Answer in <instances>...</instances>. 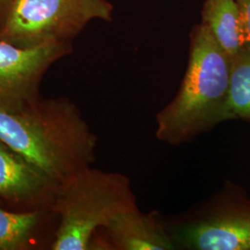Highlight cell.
Returning a JSON list of instances; mask_svg holds the SVG:
<instances>
[{
    "mask_svg": "<svg viewBox=\"0 0 250 250\" xmlns=\"http://www.w3.org/2000/svg\"><path fill=\"white\" fill-rule=\"evenodd\" d=\"M0 138L59 186L97 161V134L65 98L0 109Z\"/></svg>",
    "mask_w": 250,
    "mask_h": 250,
    "instance_id": "cell-1",
    "label": "cell"
},
{
    "mask_svg": "<svg viewBox=\"0 0 250 250\" xmlns=\"http://www.w3.org/2000/svg\"><path fill=\"white\" fill-rule=\"evenodd\" d=\"M231 72L232 59L201 22L191 35L188 69L178 92L156 115L157 139L180 146L233 120Z\"/></svg>",
    "mask_w": 250,
    "mask_h": 250,
    "instance_id": "cell-2",
    "label": "cell"
},
{
    "mask_svg": "<svg viewBox=\"0 0 250 250\" xmlns=\"http://www.w3.org/2000/svg\"><path fill=\"white\" fill-rule=\"evenodd\" d=\"M137 206L131 180L93 167L59 186L51 209L59 225L51 250H89L96 232L116 215Z\"/></svg>",
    "mask_w": 250,
    "mask_h": 250,
    "instance_id": "cell-3",
    "label": "cell"
},
{
    "mask_svg": "<svg viewBox=\"0 0 250 250\" xmlns=\"http://www.w3.org/2000/svg\"><path fill=\"white\" fill-rule=\"evenodd\" d=\"M107 0H13L0 23V41L33 48L71 43L90 21H111Z\"/></svg>",
    "mask_w": 250,
    "mask_h": 250,
    "instance_id": "cell-4",
    "label": "cell"
},
{
    "mask_svg": "<svg viewBox=\"0 0 250 250\" xmlns=\"http://www.w3.org/2000/svg\"><path fill=\"white\" fill-rule=\"evenodd\" d=\"M167 228L176 250H250V198L238 188L225 187L208 203Z\"/></svg>",
    "mask_w": 250,
    "mask_h": 250,
    "instance_id": "cell-5",
    "label": "cell"
},
{
    "mask_svg": "<svg viewBox=\"0 0 250 250\" xmlns=\"http://www.w3.org/2000/svg\"><path fill=\"white\" fill-rule=\"evenodd\" d=\"M72 51L71 43L23 48L0 41V109L17 110L40 99L48 68Z\"/></svg>",
    "mask_w": 250,
    "mask_h": 250,
    "instance_id": "cell-6",
    "label": "cell"
},
{
    "mask_svg": "<svg viewBox=\"0 0 250 250\" xmlns=\"http://www.w3.org/2000/svg\"><path fill=\"white\" fill-rule=\"evenodd\" d=\"M59 185L0 138V200L18 211L51 208Z\"/></svg>",
    "mask_w": 250,
    "mask_h": 250,
    "instance_id": "cell-7",
    "label": "cell"
},
{
    "mask_svg": "<svg viewBox=\"0 0 250 250\" xmlns=\"http://www.w3.org/2000/svg\"><path fill=\"white\" fill-rule=\"evenodd\" d=\"M93 250H174L167 224L156 213H144L138 206L116 215L96 232Z\"/></svg>",
    "mask_w": 250,
    "mask_h": 250,
    "instance_id": "cell-8",
    "label": "cell"
},
{
    "mask_svg": "<svg viewBox=\"0 0 250 250\" xmlns=\"http://www.w3.org/2000/svg\"><path fill=\"white\" fill-rule=\"evenodd\" d=\"M58 225L51 208L18 211L0 200V250H50Z\"/></svg>",
    "mask_w": 250,
    "mask_h": 250,
    "instance_id": "cell-9",
    "label": "cell"
},
{
    "mask_svg": "<svg viewBox=\"0 0 250 250\" xmlns=\"http://www.w3.org/2000/svg\"><path fill=\"white\" fill-rule=\"evenodd\" d=\"M201 22L232 60L247 47L244 21L235 0H207Z\"/></svg>",
    "mask_w": 250,
    "mask_h": 250,
    "instance_id": "cell-10",
    "label": "cell"
},
{
    "mask_svg": "<svg viewBox=\"0 0 250 250\" xmlns=\"http://www.w3.org/2000/svg\"><path fill=\"white\" fill-rule=\"evenodd\" d=\"M229 107L233 120L250 122V48L232 60Z\"/></svg>",
    "mask_w": 250,
    "mask_h": 250,
    "instance_id": "cell-11",
    "label": "cell"
},
{
    "mask_svg": "<svg viewBox=\"0 0 250 250\" xmlns=\"http://www.w3.org/2000/svg\"><path fill=\"white\" fill-rule=\"evenodd\" d=\"M240 10L246 31L247 47L250 48V0H235Z\"/></svg>",
    "mask_w": 250,
    "mask_h": 250,
    "instance_id": "cell-12",
    "label": "cell"
},
{
    "mask_svg": "<svg viewBox=\"0 0 250 250\" xmlns=\"http://www.w3.org/2000/svg\"><path fill=\"white\" fill-rule=\"evenodd\" d=\"M12 2H13V0H0V19H1V21H3L6 13L8 12Z\"/></svg>",
    "mask_w": 250,
    "mask_h": 250,
    "instance_id": "cell-13",
    "label": "cell"
}]
</instances>
